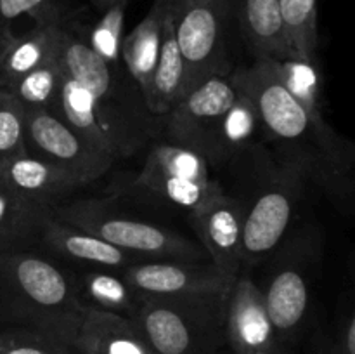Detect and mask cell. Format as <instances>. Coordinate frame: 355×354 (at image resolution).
Returning <instances> with one entry per match:
<instances>
[{
  "label": "cell",
  "instance_id": "34",
  "mask_svg": "<svg viewBox=\"0 0 355 354\" xmlns=\"http://www.w3.org/2000/svg\"><path fill=\"white\" fill-rule=\"evenodd\" d=\"M118 2H128V0H90V3H92L97 10H101V12H104V10L110 9L111 6H114V3Z\"/></svg>",
  "mask_w": 355,
  "mask_h": 354
},
{
  "label": "cell",
  "instance_id": "13",
  "mask_svg": "<svg viewBox=\"0 0 355 354\" xmlns=\"http://www.w3.org/2000/svg\"><path fill=\"white\" fill-rule=\"evenodd\" d=\"M224 337L232 354L284 346L267 314L263 290L243 273L232 280L224 297Z\"/></svg>",
  "mask_w": 355,
  "mask_h": 354
},
{
  "label": "cell",
  "instance_id": "6",
  "mask_svg": "<svg viewBox=\"0 0 355 354\" xmlns=\"http://www.w3.org/2000/svg\"><path fill=\"white\" fill-rule=\"evenodd\" d=\"M134 186L189 214L224 193L220 183L211 179L207 158L173 142H163L149 151Z\"/></svg>",
  "mask_w": 355,
  "mask_h": 354
},
{
  "label": "cell",
  "instance_id": "9",
  "mask_svg": "<svg viewBox=\"0 0 355 354\" xmlns=\"http://www.w3.org/2000/svg\"><path fill=\"white\" fill-rule=\"evenodd\" d=\"M232 75H215L186 94L163 120L166 142L203 155L215 127L238 97Z\"/></svg>",
  "mask_w": 355,
  "mask_h": 354
},
{
  "label": "cell",
  "instance_id": "22",
  "mask_svg": "<svg viewBox=\"0 0 355 354\" xmlns=\"http://www.w3.org/2000/svg\"><path fill=\"white\" fill-rule=\"evenodd\" d=\"M239 90V89H238ZM262 130L253 101L239 90L238 97L215 127L203 156L208 165H225L245 155Z\"/></svg>",
  "mask_w": 355,
  "mask_h": 354
},
{
  "label": "cell",
  "instance_id": "19",
  "mask_svg": "<svg viewBox=\"0 0 355 354\" xmlns=\"http://www.w3.org/2000/svg\"><path fill=\"white\" fill-rule=\"evenodd\" d=\"M243 38L255 59L293 58L281 19L279 0H231Z\"/></svg>",
  "mask_w": 355,
  "mask_h": 354
},
{
  "label": "cell",
  "instance_id": "4",
  "mask_svg": "<svg viewBox=\"0 0 355 354\" xmlns=\"http://www.w3.org/2000/svg\"><path fill=\"white\" fill-rule=\"evenodd\" d=\"M58 59L66 76L89 90L106 117L144 142L151 135L153 117L146 108L141 90L134 80L125 75V68H113L99 58L85 38L64 26Z\"/></svg>",
  "mask_w": 355,
  "mask_h": 354
},
{
  "label": "cell",
  "instance_id": "17",
  "mask_svg": "<svg viewBox=\"0 0 355 354\" xmlns=\"http://www.w3.org/2000/svg\"><path fill=\"white\" fill-rule=\"evenodd\" d=\"M64 21H42L23 35L3 33L0 45V89L58 56Z\"/></svg>",
  "mask_w": 355,
  "mask_h": 354
},
{
  "label": "cell",
  "instance_id": "26",
  "mask_svg": "<svg viewBox=\"0 0 355 354\" xmlns=\"http://www.w3.org/2000/svg\"><path fill=\"white\" fill-rule=\"evenodd\" d=\"M272 65L288 92L300 103L319 128H329L321 113V73L315 61L305 59H272Z\"/></svg>",
  "mask_w": 355,
  "mask_h": 354
},
{
  "label": "cell",
  "instance_id": "28",
  "mask_svg": "<svg viewBox=\"0 0 355 354\" xmlns=\"http://www.w3.org/2000/svg\"><path fill=\"white\" fill-rule=\"evenodd\" d=\"M62 78L64 71L55 56L54 59L35 68L33 71L21 76L17 82L7 87V90L14 94L26 110H45L52 113L58 104Z\"/></svg>",
  "mask_w": 355,
  "mask_h": 354
},
{
  "label": "cell",
  "instance_id": "8",
  "mask_svg": "<svg viewBox=\"0 0 355 354\" xmlns=\"http://www.w3.org/2000/svg\"><path fill=\"white\" fill-rule=\"evenodd\" d=\"M26 153L59 167L83 186L104 176L114 163L45 110H26Z\"/></svg>",
  "mask_w": 355,
  "mask_h": 354
},
{
  "label": "cell",
  "instance_id": "18",
  "mask_svg": "<svg viewBox=\"0 0 355 354\" xmlns=\"http://www.w3.org/2000/svg\"><path fill=\"white\" fill-rule=\"evenodd\" d=\"M40 242H44L52 252L59 253L66 259L96 264V266L110 267V269H125L130 264L142 260L111 245L106 239L82 228L68 224L54 215H51L45 222Z\"/></svg>",
  "mask_w": 355,
  "mask_h": 354
},
{
  "label": "cell",
  "instance_id": "2",
  "mask_svg": "<svg viewBox=\"0 0 355 354\" xmlns=\"http://www.w3.org/2000/svg\"><path fill=\"white\" fill-rule=\"evenodd\" d=\"M85 304L59 267L35 253H0V318L9 326L75 340Z\"/></svg>",
  "mask_w": 355,
  "mask_h": 354
},
{
  "label": "cell",
  "instance_id": "35",
  "mask_svg": "<svg viewBox=\"0 0 355 354\" xmlns=\"http://www.w3.org/2000/svg\"><path fill=\"white\" fill-rule=\"evenodd\" d=\"M211 2L218 7V10H220L227 19L231 17V0H211Z\"/></svg>",
  "mask_w": 355,
  "mask_h": 354
},
{
  "label": "cell",
  "instance_id": "29",
  "mask_svg": "<svg viewBox=\"0 0 355 354\" xmlns=\"http://www.w3.org/2000/svg\"><path fill=\"white\" fill-rule=\"evenodd\" d=\"M26 153V108L7 89H0V163Z\"/></svg>",
  "mask_w": 355,
  "mask_h": 354
},
{
  "label": "cell",
  "instance_id": "27",
  "mask_svg": "<svg viewBox=\"0 0 355 354\" xmlns=\"http://www.w3.org/2000/svg\"><path fill=\"white\" fill-rule=\"evenodd\" d=\"M279 10L291 56L315 61L318 0H279Z\"/></svg>",
  "mask_w": 355,
  "mask_h": 354
},
{
  "label": "cell",
  "instance_id": "25",
  "mask_svg": "<svg viewBox=\"0 0 355 354\" xmlns=\"http://www.w3.org/2000/svg\"><path fill=\"white\" fill-rule=\"evenodd\" d=\"M82 302L89 307L134 318L141 295L127 283L123 274L110 271H89L82 280Z\"/></svg>",
  "mask_w": 355,
  "mask_h": 354
},
{
  "label": "cell",
  "instance_id": "32",
  "mask_svg": "<svg viewBox=\"0 0 355 354\" xmlns=\"http://www.w3.org/2000/svg\"><path fill=\"white\" fill-rule=\"evenodd\" d=\"M21 16H31L37 23L62 19L59 0H0V23L9 24Z\"/></svg>",
  "mask_w": 355,
  "mask_h": 354
},
{
  "label": "cell",
  "instance_id": "7",
  "mask_svg": "<svg viewBox=\"0 0 355 354\" xmlns=\"http://www.w3.org/2000/svg\"><path fill=\"white\" fill-rule=\"evenodd\" d=\"M173 33L186 68V94L215 75H231L227 17L211 0H168ZM184 94V96H186Z\"/></svg>",
  "mask_w": 355,
  "mask_h": 354
},
{
  "label": "cell",
  "instance_id": "31",
  "mask_svg": "<svg viewBox=\"0 0 355 354\" xmlns=\"http://www.w3.org/2000/svg\"><path fill=\"white\" fill-rule=\"evenodd\" d=\"M0 354H76V351L51 333L7 326L0 330Z\"/></svg>",
  "mask_w": 355,
  "mask_h": 354
},
{
  "label": "cell",
  "instance_id": "33",
  "mask_svg": "<svg viewBox=\"0 0 355 354\" xmlns=\"http://www.w3.org/2000/svg\"><path fill=\"white\" fill-rule=\"evenodd\" d=\"M318 354H355V318L352 312L340 319L335 333L326 340Z\"/></svg>",
  "mask_w": 355,
  "mask_h": 354
},
{
  "label": "cell",
  "instance_id": "21",
  "mask_svg": "<svg viewBox=\"0 0 355 354\" xmlns=\"http://www.w3.org/2000/svg\"><path fill=\"white\" fill-rule=\"evenodd\" d=\"M267 314L281 342L293 339L304 326L311 304L309 283L298 267H283L263 290Z\"/></svg>",
  "mask_w": 355,
  "mask_h": 354
},
{
  "label": "cell",
  "instance_id": "30",
  "mask_svg": "<svg viewBox=\"0 0 355 354\" xmlns=\"http://www.w3.org/2000/svg\"><path fill=\"white\" fill-rule=\"evenodd\" d=\"M127 2H118L103 12V17L94 24L85 42L103 61L113 68H120L121 40H123V23Z\"/></svg>",
  "mask_w": 355,
  "mask_h": 354
},
{
  "label": "cell",
  "instance_id": "14",
  "mask_svg": "<svg viewBox=\"0 0 355 354\" xmlns=\"http://www.w3.org/2000/svg\"><path fill=\"white\" fill-rule=\"evenodd\" d=\"M189 217L210 262L225 276H238L243 267L245 205L224 191Z\"/></svg>",
  "mask_w": 355,
  "mask_h": 354
},
{
  "label": "cell",
  "instance_id": "15",
  "mask_svg": "<svg viewBox=\"0 0 355 354\" xmlns=\"http://www.w3.org/2000/svg\"><path fill=\"white\" fill-rule=\"evenodd\" d=\"M76 354H156L134 318L85 305L76 330Z\"/></svg>",
  "mask_w": 355,
  "mask_h": 354
},
{
  "label": "cell",
  "instance_id": "11",
  "mask_svg": "<svg viewBox=\"0 0 355 354\" xmlns=\"http://www.w3.org/2000/svg\"><path fill=\"white\" fill-rule=\"evenodd\" d=\"M52 115L69 125L90 148L111 160L134 155L142 142L106 117L92 94L64 75Z\"/></svg>",
  "mask_w": 355,
  "mask_h": 354
},
{
  "label": "cell",
  "instance_id": "5",
  "mask_svg": "<svg viewBox=\"0 0 355 354\" xmlns=\"http://www.w3.org/2000/svg\"><path fill=\"white\" fill-rule=\"evenodd\" d=\"M52 215L82 228L111 245L139 257L156 260H205L207 252L180 233L149 221L116 214L106 201L85 200L58 205Z\"/></svg>",
  "mask_w": 355,
  "mask_h": 354
},
{
  "label": "cell",
  "instance_id": "1",
  "mask_svg": "<svg viewBox=\"0 0 355 354\" xmlns=\"http://www.w3.org/2000/svg\"><path fill=\"white\" fill-rule=\"evenodd\" d=\"M236 85L253 101L262 130L272 141L286 146V170L302 176H314L322 184H333L343 167L333 162L340 153L342 139L333 128H319L307 111L288 92L281 82L272 59H255L252 66L232 73Z\"/></svg>",
  "mask_w": 355,
  "mask_h": 354
},
{
  "label": "cell",
  "instance_id": "12",
  "mask_svg": "<svg viewBox=\"0 0 355 354\" xmlns=\"http://www.w3.org/2000/svg\"><path fill=\"white\" fill-rule=\"evenodd\" d=\"M298 180L300 177L297 174L284 170L248 208H245L243 264L259 262L279 245L293 217L295 189Z\"/></svg>",
  "mask_w": 355,
  "mask_h": 354
},
{
  "label": "cell",
  "instance_id": "10",
  "mask_svg": "<svg viewBox=\"0 0 355 354\" xmlns=\"http://www.w3.org/2000/svg\"><path fill=\"white\" fill-rule=\"evenodd\" d=\"M121 274L141 297L225 295L234 280L205 260L142 259Z\"/></svg>",
  "mask_w": 355,
  "mask_h": 354
},
{
  "label": "cell",
  "instance_id": "23",
  "mask_svg": "<svg viewBox=\"0 0 355 354\" xmlns=\"http://www.w3.org/2000/svg\"><path fill=\"white\" fill-rule=\"evenodd\" d=\"M165 9L166 0H155L141 23L121 40V65L141 90L142 99L148 94L149 82L158 59Z\"/></svg>",
  "mask_w": 355,
  "mask_h": 354
},
{
  "label": "cell",
  "instance_id": "3",
  "mask_svg": "<svg viewBox=\"0 0 355 354\" xmlns=\"http://www.w3.org/2000/svg\"><path fill=\"white\" fill-rule=\"evenodd\" d=\"M225 295L141 297L134 319L156 354H217Z\"/></svg>",
  "mask_w": 355,
  "mask_h": 354
},
{
  "label": "cell",
  "instance_id": "20",
  "mask_svg": "<svg viewBox=\"0 0 355 354\" xmlns=\"http://www.w3.org/2000/svg\"><path fill=\"white\" fill-rule=\"evenodd\" d=\"M184 94H186V68H184L182 56H180L175 33H173L172 16H170L168 0H166L158 59H156L155 71L149 82L148 94L144 97L146 108L153 117L165 118L172 111V108L182 99Z\"/></svg>",
  "mask_w": 355,
  "mask_h": 354
},
{
  "label": "cell",
  "instance_id": "24",
  "mask_svg": "<svg viewBox=\"0 0 355 354\" xmlns=\"http://www.w3.org/2000/svg\"><path fill=\"white\" fill-rule=\"evenodd\" d=\"M52 210L24 200L0 180V253L21 252L42 238Z\"/></svg>",
  "mask_w": 355,
  "mask_h": 354
},
{
  "label": "cell",
  "instance_id": "16",
  "mask_svg": "<svg viewBox=\"0 0 355 354\" xmlns=\"http://www.w3.org/2000/svg\"><path fill=\"white\" fill-rule=\"evenodd\" d=\"M0 180L38 207L54 210L59 201L83 184L59 167L24 153L0 163Z\"/></svg>",
  "mask_w": 355,
  "mask_h": 354
},
{
  "label": "cell",
  "instance_id": "36",
  "mask_svg": "<svg viewBox=\"0 0 355 354\" xmlns=\"http://www.w3.org/2000/svg\"><path fill=\"white\" fill-rule=\"evenodd\" d=\"M246 354H288V351L284 346H276V347H270V349L255 351V353H246Z\"/></svg>",
  "mask_w": 355,
  "mask_h": 354
}]
</instances>
